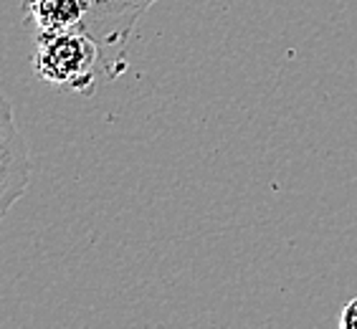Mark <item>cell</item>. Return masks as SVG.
<instances>
[{"instance_id":"cell-1","label":"cell","mask_w":357,"mask_h":329,"mask_svg":"<svg viewBox=\"0 0 357 329\" xmlns=\"http://www.w3.org/2000/svg\"><path fill=\"white\" fill-rule=\"evenodd\" d=\"M99 61V46L84 28L41 33L36 38L33 71L46 84L61 91L91 94Z\"/></svg>"},{"instance_id":"cell-2","label":"cell","mask_w":357,"mask_h":329,"mask_svg":"<svg viewBox=\"0 0 357 329\" xmlns=\"http://www.w3.org/2000/svg\"><path fill=\"white\" fill-rule=\"evenodd\" d=\"M155 3L158 0H84L86 18L82 28L99 46V69L104 76L114 79L124 71V46L139 18Z\"/></svg>"},{"instance_id":"cell-3","label":"cell","mask_w":357,"mask_h":329,"mask_svg":"<svg viewBox=\"0 0 357 329\" xmlns=\"http://www.w3.org/2000/svg\"><path fill=\"white\" fill-rule=\"evenodd\" d=\"M31 180L28 147L13 117V107L0 96V220L23 198Z\"/></svg>"},{"instance_id":"cell-4","label":"cell","mask_w":357,"mask_h":329,"mask_svg":"<svg viewBox=\"0 0 357 329\" xmlns=\"http://www.w3.org/2000/svg\"><path fill=\"white\" fill-rule=\"evenodd\" d=\"M23 10L38 36L82 28L86 18L84 0H23Z\"/></svg>"},{"instance_id":"cell-5","label":"cell","mask_w":357,"mask_h":329,"mask_svg":"<svg viewBox=\"0 0 357 329\" xmlns=\"http://www.w3.org/2000/svg\"><path fill=\"white\" fill-rule=\"evenodd\" d=\"M340 327L342 329H357V299H352L350 304H344L340 312Z\"/></svg>"}]
</instances>
